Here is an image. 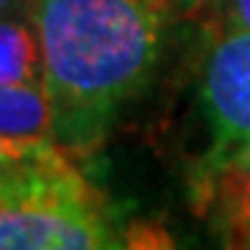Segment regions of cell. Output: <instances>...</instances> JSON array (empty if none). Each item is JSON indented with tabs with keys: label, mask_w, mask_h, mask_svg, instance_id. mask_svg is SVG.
Instances as JSON below:
<instances>
[{
	"label": "cell",
	"mask_w": 250,
	"mask_h": 250,
	"mask_svg": "<svg viewBox=\"0 0 250 250\" xmlns=\"http://www.w3.org/2000/svg\"><path fill=\"white\" fill-rule=\"evenodd\" d=\"M172 0H31L53 136L67 153H95L120 108L150 81Z\"/></svg>",
	"instance_id": "6da1fadb"
},
{
	"label": "cell",
	"mask_w": 250,
	"mask_h": 250,
	"mask_svg": "<svg viewBox=\"0 0 250 250\" xmlns=\"http://www.w3.org/2000/svg\"><path fill=\"white\" fill-rule=\"evenodd\" d=\"M123 233L72 161L0 181V250H106Z\"/></svg>",
	"instance_id": "7a4b0ae2"
},
{
	"label": "cell",
	"mask_w": 250,
	"mask_h": 250,
	"mask_svg": "<svg viewBox=\"0 0 250 250\" xmlns=\"http://www.w3.org/2000/svg\"><path fill=\"white\" fill-rule=\"evenodd\" d=\"M200 103L208 123V150L197 164L195 187L250 145V34L223 31L200 72Z\"/></svg>",
	"instance_id": "3957f363"
},
{
	"label": "cell",
	"mask_w": 250,
	"mask_h": 250,
	"mask_svg": "<svg viewBox=\"0 0 250 250\" xmlns=\"http://www.w3.org/2000/svg\"><path fill=\"white\" fill-rule=\"evenodd\" d=\"M195 200L225 248L250 250V145L197 184Z\"/></svg>",
	"instance_id": "277c9868"
},
{
	"label": "cell",
	"mask_w": 250,
	"mask_h": 250,
	"mask_svg": "<svg viewBox=\"0 0 250 250\" xmlns=\"http://www.w3.org/2000/svg\"><path fill=\"white\" fill-rule=\"evenodd\" d=\"M0 134L20 139L53 136V103L45 83H0Z\"/></svg>",
	"instance_id": "5b68a950"
},
{
	"label": "cell",
	"mask_w": 250,
	"mask_h": 250,
	"mask_svg": "<svg viewBox=\"0 0 250 250\" xmlns=\"http://www.w3.org/2000/svg\"><path fill=\"white\" fill-rule=\"evenodd\" d=\"M0 83H45L36 28L0 17Z\"/></svg>",
	"instance_id": "8992f818"
},
{
	"label": "cell",
	"mask_w": 250,
	"mask_h": 250,
	"mask_svg": "<svg viewBox=\"0 0 250 250\" xmlns=\"http://www.w3.org/2000/svg\"><path fill=\"white\" fill-rule=\"evenodd\" d=\"M67 159H70L67 150L53 136L20 139V136L0 134V181L17 178V175L42 170V167H50V164H59Z\"/></svg>",
	"instance_id": "52a82bcc"
},
{
	"label": "cell",
	"mask_w": 250,
	"mask_h": 250,
	"mask_svg": "<svg viewBox=\"0 0 250 250\" xmlns=\"http://www.w3.org/2000/svg\"><path fill=\"white\" fill-rule=\"evenodd\" d=\"M170 236L161 233L159 228H145V225H134L131 231L123 233V248H170Z\"/></svg>",
	"instance_id": "ba28073f"
},
{
	"label": "cell",
	"mask_w": 250,
	"mask_h": 250,
	"mask_svg": "<svg viewBox=\"0 0 250 250\" xmlns=\"http://www.w3.org/2000/svg\"><path fill=\"white\" fill-rule=\"evenodd\" d=\"M223 17L225 31H248L250 34V0H225Z\"/></svg>",
	"instance_id": "9c48e42d"
},
{
	"label": "cell",
	"mask_w": 250,
	"mask_h": 250,
	"mask_svg": "<svg viewBox=\"0 0 250 250\" xmlns=\"http://www.w3.org/2000/svg\"><path fill=\"white\" fill-rule=\"evenodd\" d=\"M14 6H17V0H0V17H6Z\"/></svg>",
	"instance_id": "30bf717a"
}]
</instances>
